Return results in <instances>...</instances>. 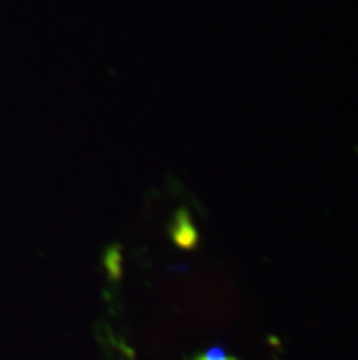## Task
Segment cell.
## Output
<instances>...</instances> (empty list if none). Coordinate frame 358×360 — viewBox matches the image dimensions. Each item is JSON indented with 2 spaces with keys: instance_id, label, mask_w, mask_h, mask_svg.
Wrapping results in <instances>:
<instances>
[{
  "instance_id": "cell-2",
  "label": "cell",
  "mask_w": 358,
  "mask_h": 360,
  "mask_svg": "<svg viewBox=\"0 0 358 360\" xmlns=\"http://www.w3.org/2000/svg\"><path fill=\"white\" fill-rule=\"evenodd\" d=\"M103 267H105V274L117 283L124 277V251H121V244H110L105 247L103 251Z\"/></svg>"
},
{
  "instance_id": "cell-1",
  "label": "cell",
  "mask_w": 358,
  "mask_h": 360,
  "mask_svg": "<svg viewBox=\"0 0 358 360\" xmlns=\"http://www.w3.org/2000/svg\"><path fill=\"white\" fill-rule=\"evenodd\" d=\"M167 231H170V240H172V244L177 249L193 251V249H198V244H200L198 228L193 224V219L188 217L186 210H174Z\"/></svg>"
},
{
  "instance_id": "cell-3",
  "label": "cell",
  "mask_w": 358,
  "mask_h": 360,
  "mask_svg": "<svg viewBox=\"0 0 358 360\" xmlns=\"http://www.w3.org/2000/svg\"><path fill=\"white\" fill-rule=\"evenodd\" d=\"M191 360H240V358H235L231 356L224 347H219V344H215V347H210V349H205L203 354H196L191 356Z\"/></svg>"
}]
</instances>
